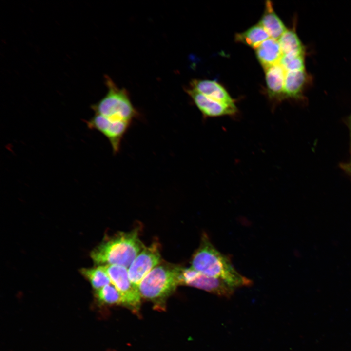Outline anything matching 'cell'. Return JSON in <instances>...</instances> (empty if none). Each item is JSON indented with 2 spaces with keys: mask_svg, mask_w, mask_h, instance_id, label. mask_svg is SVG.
<instances>
[{
  "mask_svg": "<svg viewBox=\"0 0 351 351\" xmlns=\"http://www.w3.org/2000/svg\"><path fill=\"white\" fill-rule=\"evenodd\" d=\"M270 38L278 40L287 31L283 22L276 14L270 1H266L264 13L258 23Z\"/></svg>",
  "mask_w": 351,
  "mask_h": 351,
  "instance_id": "13",
  "label": "cell"
},
{
  "mask_svg": "<svg viewBox=\"0 0 351 351\" xmlns=\"http://www.w3.org/2000/svg\"><path fill=\"white\" fill-rule=\"evenodd\" d=\"M112 283L121 293L123 305L134 312H137L140 306L141 296L138 289L131 282L127 268L118 265H103Z\"/></svg>",
  "mask_w": 351,
  "mask_h": 351,
  "instance_id": "6",
  "label": "cell"
},
{
  "mask_svg": "<svg viewBox=\"0 0 351 351\" xmlns=\"http://www.w3.org/2000/svg\"><path fill=\"white\" fill-rule=\"evenodd\" d=\"M144 247L136 228L119 232L105 239L91 252L90 256L99 266L118 265L127 268Z\"/></svg>",
  "mask_w": 351,
  "mask_h": 351,
  "instance_id": "2",
  "label": "cell"
},
{
  "mask_svg": "<svg viewBox=\"0 0 351 351\" xmlns=\"http://www.w3.org/2000/svg\"><path fill=\"white\" fill-rule=\"evenodd\" d=\"M180 285H186L205 291L215 295L230 297L235 289L219 279L205 275L190 267H180Z\"/></svg>",
  "mask_w": 351,
  "mask_h": 351,
  "instance_id": "5",
  "label": "cell"
},
{
  "mask_svg": "<svg viewBox=\"0 0 351 351\" xmlns=\"http://www.w3.org/2000/svg\"><path fill=\"white\" fill-rule=\"evenodd\" d=\"M279 64L286 72L303 70L305 69L304 54L283 55Z\"/></svg>",
  "mask_w": 351,
  "mask_h": 351,
  "instance_id": "19",
  "label": "cell"
},
{
  "mask_svg": "<svg viewBox=\"0 0 351 351\" xmlns=\"http://www.w3.org/2000/svg\"><path fill=\"white\" fill-rule=\"evenodd\" d=\"M179 266L158 265L141 280L138 290L141 297L159 304L180 285Z\"/></svg>",
  "mask_w": 351,
  "mask_h": 351,
  "instance_id": "3",
  "label": "cell"
},
{
  "mask_svg": "<svg viewBox=\"0 0 351 351\" xmlns=\"http://www.w3.org/2000/svg\"><path fill=\"white\" fill-rule=\"evenodd\" d=\"M108 92L104 97L91 106L95 114L110 119L132 123L139 117L133 105L129 93L124 88H119L109 77H106Z\"/></svg>",
  "mask_w": 351,
  "mask_h": 351,
  "instance_id": "4",
  "label": "cell"
},
{
  "mask_svg": "<svg viewBox=\"0 0 351 351\" xmlns=\"http://www.w3.org/2000/svg\"><path fill=\"white\" fill-rule=\"evenodd\" d=\"M191 267L209 276L222 280L234 288L249 286L252 281L241 274L229 257L220 252L203 233L198 248L193 254Z\"/></svg>",
  "mask_w": 351,
  "mask_h": 351,
  "instance_id": "1",
  "label": "cell"
},
{
  "mask_svg": "<svg viewBox=\"0 0 351 351\" xmlns=\"http://www.w3.org/2000/svg\"><path fill=\"white\" fill-rule=\"evenodd\" d=\"M348 127H349V129L350 136L351 142V115H350V116L348 118Z\"/></svg>",
  "mask_w": 351,
  "mask_h": 351,
  "instance_id": "21",
  "label": "cell"
},
{
  "mask_svg": "<svg viewBox=\"0 0 351 351\" xmlns=\"http://www.w3.org/2000/svg\"><path fill=\"white\" fill-rule=\"evenodd\" d=\"M96 295L98 301L102 304H123L121 293L112 283L96 290Z\"/></svg>",
  "mask_w": 351,
  "mask_h": 351,
  "instance_id": "18",
  "label": "cell"
},
{
  "mask_svg": "<svg viewBox=\"0 0 351 351\" xmlns=\"http://www.w3.org/2000/svg\"><path fill=\"white\" fill-rule=\"evenodd\" d=\"M264 70L269 97L274 101L281 100L285 97L284 89L286 71L279 63Z\"/></svg>",
  "mask_w": 351,
  "mask_h": 351,
  "instance_id": "11",
  "label": "cell"
},
{
  "mask_svg": "<svg viewBox=\"0 0 351 351\" xmlns=\"http://www.w3.org/2000/svg\"><path fill=\"white\" fill-rule=\"evenodd\" d=\"M270 37L259 23L255 24L246 31L235 34V40L254 49Z\"/></svg>",
  "mask_w": 351,
  "mask_h": 351,
  "instance_id": "14",
  "label": "cell"
},
{
  "mask_svg": "<svg viewBox=\"0 0 351 351\" xmlns=\"http://www.w3.org/2000/svg\"><path fill=\"white\" fill-rule=\"evenodd\" d=\"M86 123L89 129L99 131L107 138L113 153L116 154L119 151L122 140L132 123L95 114Z\"/></svg>",
  "mask_w": 351,
  "mask_h": 351,
  "instance_id": "7",
  "label": "cell"
},
{
  "mask_svg": "<svg viewBox=\"0 0 351 351\" xmlns=\"http://www.w3.org/2000/svg\"><path fill=\"white\" fill-rule=\"evenodd\" d=\"M283 55L304 54L302 44L295 32L287 30L278 40Z\"/></svg>",
  "mask_w": 351,
  "mask_h": 351,
  "instance_id": "17",
  "label": "cell"
},
{
  "mask_svg": "<svg viewBox=\"0 0 351 351\" xmlns=\"http://www.w3.org/2000/svg\"><path fill=\"white\" fill-rule=\"evenodd\" d=\"M255 53L264 69L278 64L283 55L278 41L271 38L256 48Z\"/></svg>",
  "mask_w": 351,
  "mask_h": 351,
  "instance_id": "12",
  "label": "cell"
},
{
  "mask_svg": "<svg viewBox=\"0 0 351 351\" xmlns=\"http://www.w3.org/2000/svg\"><path fill=\"white\" fill-rule=\"evenodd\" d=\"M305 81V70L286 72L284 89L285 97L292 98L298 97Z\"/></svg>",
  "mask_w": 351,
  "mask_h": 351,
  "instance_id": "15",
  "label": "cell"
},
{
  "mask_svg": "<svg viewBox=\"0 0 351 351\" xmlns=\"http://www.w3.org/2000/svg\"><path fill=\"white\" fill-rule=\"evenodd\" d=\"M160 258L159 245L157 242L145 246L128 269L130 280L135 287L138 289L141 280L159 264Z\"/></svg>",
  "mask_w": 351,
  "mask_h": 351,
  "instance_id": "8",
  "label": "cell"
},
{
  "mask_svg": "<svg viewBox=\"0 0 351 351\" xmlns=\"http://www.w3.org/2000/svg\"><path fill=\"white\" fill-rule=\"evenodd\" d=\"M186 90L204 118L232 116L238 112L236 106H230L214 100L191 87L187 88Z\"/></svg>",
  "mask_w": 351,
  "mask_h": 351,
  "instance_id": "9",
  "label": "cell"
},
{
  "mask_svg": "<svg viewBox=\"0 0 351 351\" xmlns=\"http://www.w3.org/2000/svg\"><path fill=\"white\" fill-rule=\"evenodd\" d=\"M205 96L222 103L235 106L233 99L227 90L215 81L208 79H194L190 86Z\"/></svg>",
  "mask_w": 351,
  "mask_h": 351,
  "instance_id": "10",
  "label": "cell"
},
{
  "mask_svg": "<svg viewBox=\"0 0 351 351\" xmlns=\"http://www.w3.org/2000/svg\"><path fill=\"white\" fill-rule=\"evenodd\" d=\"M342 167L351 178V159L348 163L343 164Z\"/></svg>",
  "mask_w": 351,
  "mask_h": 351,
  "instance_id": "20",
  "label": "cell"
},
{
  "mask_svg": "<svg viewBox=\"0 0 351 351\" xmlns=\"http://www.w3.org/2000/svg\"><path fill=\"white\" fill-rule=\"evenodd\" d=\"M80 273L88 281L92 287L98 290L111 283V280L103 266L90 268H82Z\"/></svg>",
  "mask_w": 351,
  "mask_h": 351,
  "instance_id": "16",
  "label": "cell"
}]
</instances>
